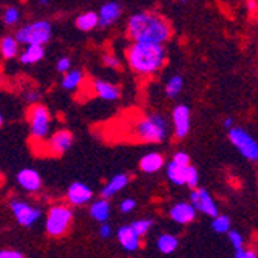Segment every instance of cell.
Masks as SVG:
<instances>
[{"label": "cell", "instance_id": "cell-1", "mask_svg": "<svg viewBox=\"0 0 258 258\" xmlns=\"http://www.w3.org/2000/svg\"><path fill=\"white\" fill-rule=\"evenodd\" d=\"M127 34L133 43L164 45L172 37V27L166 17L153 11H139L128 17Z\"/></svg>", "mask_w": 258, "mask_h": 258}, {"label": "cell", "instance_id": "cell-2", "mask_svg": "<svg viewBox=\"0 0 258 258\" xmlns=\"http://www.w3.org/2000/svg\"><path fill=\"white\" fill-rule=\"evenodd\" d=\"M127 63L136 75L153 76L167 62V51L164 45L132 43L125 51Z\"/></svg>", "mask_w": 258, "mask_h": 258}, {"label": "cell", "instance_id": "cell-3", "mask_svg": "<svg viewBox=\"0 0 258 258\" xmlns=\"http://www.w3.org/2000/svg\"><path fill=\"white\" fill-rule=\"evenodd\" d=\"M132 135L147 144H159L167 139L169 124L167 119L159 113H147L135 122Z\"/></svg>", "mask_w": 258, "mask_h": 258}, {"label": "cell", "instance_id": "cell-4", "mask_svg": "<svg viewBox=\"0 0 258 258\" xmlns=\"http://www.w3.org/2000/svg\"><path fill=\"white\" fill-rule=\"evenodd\" d=\"M14 37L19 45L43 46L53 37V25L48 20H36V22H31V23H27V25L20 27L16 31Z\"/></svg>", "mask_w": 258, "mask_h": 258}, {"label": "cell", "instance_id": "cell-5", "mask_svg": "<svg viewBox=\"0 0 258 258\" xmlns=\"http://www.w3.org/2000/svg\"><path fill=\"white\" fill-rule=\"evenodd\" d=\"M75 220L73 209L68 204H54L48 209L45 220V230L50 237L59 238L63 237L72 227Z\"/></svg>", "mask_w": 258, "mask_h": 258}, {"label": "cell", "instance_id": "cell-6", "mask_svg": "<svg viewBox=\"0 0 258 258\" xmlns=\"http://www.w3.org/2000/svg\"><path fill=\"white\" fill-rule=\"evenodd\" d=\"M27 119L30 124V132L34 139H45L50 135V125H51V114L43 104H34L30 105L27 111Z\"/></svg>", "mask_w": 258, "mask_h": 258}, {"label": "cell", "instance_id": "cell-7", "mask_svg": "<svg viewBox=\"0 0 258 258\" xmlns=\"http://www.w3.org/2000/svg\"><path fill=\"white\" fill-rule=\"evenodd\" d=\"M229 139L246 159L258 161V143L253 139V136L250 133H247L244 128L232 127L229 130Z\"/></svg>", "mask_w": 258, "mask_h": 258}, {"label": "cell", "instance_id": "cell-8", "mask_svg": "<svg viewBox=\"0 0 258 258\" xmlns=\"http://www.w3.org/2000/svg\"><path fill=\"white\" fill-rule=\"evenodd\" d=\"M10 209L16 218V221L23 226V227H33L42 217V210L33 204H30L28 201L23 200H11L10 201Z\"/></svg>", "mask_w": 258, "mask_h": 258}, {"label": "cell", "instance_id": "cell-9", "mask_svg": "<svg viewBox=\"0 0 258 258\" xmlns=\"http://www.w3.org/2000/svg\"><path fill=\"white\" fill-rule=\"evenodd\" d=\"M197 212H201L207 217H218V207L215 200L210 197V194L206 189H194L190 192V201H189Z\"/></svg>", "mask_w": 258, "mask_h": 258}, {"label": "cell", "instance_id": "cell-10", "mask_svg": "<svg viewBox=\"0 0 258 258\" xmlns=\"http://www.w3.org/2000/svg\"><path fill=\"white\" fill-rule=\"evenodd\" d=\"M73 133L67 130V128H60L57 132H54L50 138H48V153L54 155V156H62L65 152L70 150V147L73 146Z\"/></svg>", "mask_w": 258, "mask_h": 258}, {"label": "cell", "instance_id": "cell-11", "mask_svg": "<svg viewBox=\"0 0 258 258\" xmlns=\"http://www.w3.org/2000/svg\"><path fill=\"white\" fill-rule=\"evenodd\" d=\"M172 121L175 128V138L184 139L190 132V108L184 104L176 105L172 111Z\"/></svg>", "mask_w": 258, "mask_h": 258}, {"label": "cell", "instance_id": "cell-12", "mask_svg": "<svg viewBox=\"0 0 258 258\" xmlns=\"http://www.w3.org/2000/svg\"><path fill=\"white\" fill-rule=\"evenodd\" d=\"M91 200H93V190H91V187H88L87 184H84L81 181L72 182L68 189H67V201H68V206H76V207L85 206Z\"/></svg>", "mask_w": 258, "mask_h": 258}, {"label": "cell", "instance_id": "cell-13", "mask_svg": "<svg viewBox=\"0 0 258 258\" xmlns=\"http://www.w3.org/2000/svg\"><path fill=\"white\" fill-rule=\"evenodd\" d=\"M16 179H17V184L25 192L36 194V192H39L42 189V176L36 169L23 167L22 170H19Z\"/></svg>", "mask_w": 258, "mask_h": 258}, {"label": "cell", "instance_id": "cell-14", "mask_svg": "<svg viewBox=\"0 0 258 258\" xmlns=\"http://www.w3.org/2000/svg\"><path fill=\"white\" fill-rule=\"evenodd\" d=\"M170 220L175 221L176 224H189L197 218V210L194 209V206L187 201H181L176 203L170 207Z\"/></svg>", "mask_w": 258, "mask_h": 258}, {"label": "cell", "instance_id": "cell-15", "mask_svg": "<svg viewBox=\"0 0 258 258\" xmlns=\"http://www.w3.org/2000/svg\"><path fill=\"white\" fill-rule=\"evenodd\" d=\"M122 14V5L118 2H107L101 7L98 17H99V27L101 28H107L111 27L113 23H116L119 20Z\"/></svg>", "mask_w": 258, "mask_h": 258}, {"label": "cell", "instance_id": "cell-16", "mask_svg": "<svg viewBox=\"0 0 258 258\" xmlns=\"http://www.w3.org/2000/svg\"><path fill=\"white\" fill-rule=\"evenodd\" d=\"M116 238H118L119 244L127 252H136L138 249H141V246H143V241H141V238L133 232L130 224L121 226L118 229V232H116Z\"/></svg>", "mask_w": 258, "mask_h": 258}, {"label": "cell", "instance_id": "cell-17", "mask_svg": "<svg viewBox=\"0 0 258 258\" xmlns=\"http://www.w3.org/2000/svg\"><path fill=\"white\" fill-rule=\"evenodd\" d=\"M93 90H95V95L104 101H116L121 96V88L116 84H111L104 79L93 81Z\"/></svg>", "mask_w": 258, "mask_h": 258}, {"label": "cell", "instance_id": "cell-18", "mask_svg": "<svg viewBox=\"0 0 258 258\" xmlns=\"http://www.w3.org/2000/svg\"><path fill=\"white\" fill-rule=\"evenodd\" d=\"M128 181H130V176L127 173H118L114 175L113 178L108 179V182L102 187L101 190V198L104 200H110L111 197H114L116 194H119L122 189L128 185Z\"/></svg>", "mask_w": 258, "mask_h": 258}, {"label": "cell", "instance_id": "cell-19", "mask_svg": "<svg viewBox=\"0 0 258 258\" xmlns=\"http://www.w3.org/2000/svg\"><path fill=\"white\" fill-rule=\"evenodd\" d=\"M162 166H164V158L158 152L146 153L139 159V169L144 173H156L162 169Z\"/></svg>", "mask_w": 258, "mask_h": 258}, {"label": "cell", "instance_id": "cell-20", "mask_svg": "<svg viewBox=\"0 0 258 258\" xmlns=\"http://www.w3.org/2000/svg\"><path fill=\"white\" fill-rule=\"evenodd\" d=\"M43 56H45V46L30 45V46H25V48L19 53V60L23 65H34L40 62Z\"/></svg>", "mask_w": 258, "mask_h": 258}, {"label": "cell", "instance_id": "cell-21", "mask_svg": "<svg viewBox=\"0 0 258 258\" xmlns=\"http://www.w3.org/2000/svg\"><path fill=\"white\" fill-rule=\"evenodd\" d=\"M110 212H111V206L108 203V200H104V198H99L96 201H93L91 206H90V215L91 218L98 221V223H107L108 217H110Z\"/></svg>", "mask_w": 258, "mask_h": 258}, {"label": "cell", "instance_id": "cell-22", "mask_svg": "<svg viewBox=\"0 0 258 258\" xmlns=\"http://www.w3.org/2000/svg\"><path fill=\"white\" fill-rule=\"evenodd\" d=\"M76 23V28L81 30V31H93L96 27H99V17H98V13L95 11H85L82 14H79L75 20Z\"/></svg>", "mask_w": 258, "mask_h": 258}, {"label": "cell", "instance_id": "cell-23", "mask_svg": "<svg viewBox=\"0 0 258 258\" xmlns=\"http://www.w3.org/2000/svg\"><path fill=\"white\" fill-rule=\"evenodd\" d=\"M19 48H20V45L17 43L16 37L11 34L2 37V40H0V53H2V56L8 60L19 56V53H20Z\"/></svg>", "mask_w": 258, "mask_h": 258}, {"label": "cell", "instance_id": "cell-24", "mask_svg": "<svg viewBox=\"0 0 258 258\" xmlns=\"http://www.w3.org/2000/svg\"><path fill=\"white\" fill-rule=\"evenodd\" d=\"M84 82V73L82 70H73V72H68L63 75L62 81H60V85L63 90H68V91H73V90H78Z\"/></svg>", "mask_w": 258, "mask_h": 258}, {"label": "cell", "instance_id": "cell-25", "mask_svg": "<svg viewBox=\"0 0 258 258\" xmlns=\"http://www.w3.org/2000/svg\"><path fill=\"white\" fill-rule=\"evenodd\" d=\"M189 167V166H187ZM187 167H181L176 166L172 161L167 164L166 172H167V178L175 184V185H185V178H187Z\"/></svg>", "mask_w": 258, "mask_h": 258}, {"label": "cell", "instance_id": "cell-26", "mask_svg": "<svg viewBox=\"0 0 258 258\" xmlns=\"http://www.w3.org/2000/svg\"><path fill=\"white\" fill-rule=\"evenodd\" d=\"M178 243L179 241H178V238L175 235H170V233H162V235H159L158 240H156V247H158L159 252L167 255V253H172V252L176 250Z\"/></svg>", "mask_w": 258, "mask_h": 258}, {"label": "cell", "instance_id": "cell-27", "mask_svg": "<svg viewBox=\"0 0 258 258\" xmlns=\"http://www.w3.org/2000/svg\"><path fill=\"white\" fill-rule=\"evenodd\" d=\"M182 87H184L182 78H181V76H172V78L167 81V84H166V95H167L169 98H176V96L179 95V93H181Z\"/></svg>", "mask_w": 258, "mask_h": 258}, {"label": "cell", "instance_id": "cell-28", "mask_svg": "<svg viewBox=\"0 0 258 258\" xmlns=\"http://www.w3.org/2000/svg\"><path fill=\"white\" fill-rule=\"evenodd\" d=\"M153 226V220H147V218H143V220H136L130 224V227L133 229V232L139 238H143L146 233L150 230V227Z\"/></svg>", "mask_w": 258, "mask_h": 258}, {"label": "cell", "instance_id": "cell-29", "mask_svg": "<svg viewBox=\"0 0 258 258\" xmlns=\"http://www.w3.org/2000/svg\"><path fill=\"white\" fill-rule=\"evenodd\" d=\"M4 22L8 27H14L20 22V10L17 7H8L4 11Z\"/></svg>", "mask_w": 258, "mask_h": 258}, {"label": "cell", "instance_id": "cell-30", "mask_svg": "<svg viewBox=\"0 0 258 258\" xmlns=\"http://www.w3.org/2000/svg\"><path fill=\"white\" fill-rule=\"evenodd\" d=\"M212 229L217 233H227L230 230V220L226 215H218L212 221Z\"/></svg>", "mask_w": 258, "mask_h": 258}, {"label": "cell", "instance_id": "cell-31", "mask_svg": "<svg viewBox=\"0 0 258 258\" xmlns=\"http://www.w3.org/2000/svg\"><path fill=\"white\" fill-rule=\"evenodd\" d=\"M198 182H200V175L198 170L194 166L187 167V178H185V185H189L190 189H198Z\"/></svg>", "mask_w": 258, "mask_h": 258}, {"label": "cell", "instance_id": "cell-32", "mask_svg": "<svg viewBox=\"0 0 258 258\" xmlns=\"http://www.w3.org/2000/svg\"><path fill=\"white\" fill-rule=\"evenodd\" d=\"M227 237H229V241L232 243V246L235 247V250L243 247L244 240H243V235H241L240 232H237V230H229L227 232Z\"/></svg>", "mask_w": 258, "mask_h": 258}, {"label": "cell", "instance_id": "cell-33", "mask_svg": "<svg viewBox=\"0 0 258 258\" xmlns=\"http://www.w3.org/2000/svg\"><path fill=\"white\" fill-rule=\"evenodd\" d=\"M102 60H104V65H107V67H110V68H113V70H119V68H121V60H119V57L116 56V54H113V53H105V54L102 56Z\"/></svg>", "mask_w": 258, "mask_h": 258}, {"label": "cell", "instance_id": "cell-34", "mask_svg": "<svg viewBox=\"0 0 258 258\" xmlns=\"http://www.w3.org/2000/svg\"><path fill=\"white\" fill-rule=\"evenodd\" d=\"M172 162L176 164V166H181V167H187L190 166V156L187 155L185 152H176L172 158Z\"/></svg>", "mask_w": 258, "mask_h": 258}, {"label": "cell", "instance_id": "cell-35", "mask_svg": "<svg viewBox=\"0 0 258 258\" xmlns=\"http://www.w3.org/2000/svg\"><path fill=\"white\" fill-rule=\"evenodd\" d=\"M23 99H25L28 104L34 105V104H39V99H40V91L39 90H27L23 93Z\"/></svg>", "mask_w": 258, "mask_h": 258}, {"label": "cell", "instance_id": "cell-36", "mask_svg": "<svg viewBox=\"0 0 258 258\" xmlns=\"http://www.w3.org/2000/svg\"><path fill=\"white\" fill-rule=\"evenodd\" d=\"M70 68H72V60H70V57H67V56L60 57L57 60V63H56V70H57L59 73H62V75L68 73Z\"/></svg>", "mask_w": 258, "mask_h": 258}, {"label": "cell", "instance_id": "cell-37", "mask_svg": "<svg viewBox=\"0 0 258 258\" xmlns=\"http://www.w3.org/2000/svg\"><path fill=\"white\" fill-rule=\"evenodd\" d=\"M119 209H121L122 214H130V212H133V210L136 209V201L133 198H125V200L121 201Z\"/></svg>", "mask_w": 258, "mask_h": 258}, {"label": "cell", "instance_id": "cell-38", "mask_svg": "<svg viewBox=\"0 0 258 258\" xmlns=\"http://www.w3.org/2000/svg\"><path fill=\"white\" fill-rule=\"evenodd\" d=\"M0 258H25V255L16 249H2L0 250Z\"/></svg>", "mask_w": 258, "mask_h": 258}, {"label": "cell", "instance_id": "cell-39", "mask_svg": "<svg viewBox=\"0 0 258 258\" xmlns=\"http://www.w3.org/2000/svg\"><path fill=\"white\" fill-rule=\"evenodd\" d=\"M235 258H258L256 252L253 249H237L235 250Z\"/></svg>", "mask_w": 258, "mask_h": 258}, {"label": "cell", "instance_id": "cell-40", "mask_svg": "<svg viewBox=\"0 0 258 258\" xmlns=\"http://www.w3.org/2000/svg\"><path fill=\"white\" fill-rule=\"evenodd\" d=\"M98 233H99V237H101V238H104V240L110 238V237H111V233H113V230H111V226H110L108 223H102V224L99 226V230H98Z\"/></svg>", "mask_w": 258, "mask_h": 258}, {"label": "cell", "instance_id": "cell-41", "mask_svg": "<svg viewBox=\"0 0 258 258\" xmlns=\"http://www.w3.org/2000/svg\"><path fill=\"white\" fill-rule=\"evenodd\" d=\"M223 125H224L226 128H229V130H230V128L233 127V119H232V118H226V119H224V122H223Z\"/></svg>", "mask_w": 258, "mask_h": 258}, {"label": "cell", "instance_id": "cell-42", "mask_svg": "<svg viewBox=\"0 0 258 258\" xmlns=\"http://www.w3.org/2000/svg\"><path fill=\"white\" fill-rule=\"evenodd\" d=\"M4 84H5V78H4L2 72H0V87H4Z\"/></svg>", "mask_w": 258, "mask_h": 258}, {"label": "cell", "instance_id": "cell-43", "mask_svg": "<svg viewBox=\"0 0 258 258\" xmlns=\"http://www.w3.org/2000/svg\"><path fill=\"white\" fill-rule=\"evenodd\" d=\"M2 125H4V114L0 113V127H2Z\"/></svg>", "mask_w": 258, "mask_h": 258}, {"label": "cell", "instance_id": "cell-44", "mask_svg": "<svg viewBox=\"0 0 258 258\" xmlns=\"http://www.w3.org/2000/svg\"><path fill=\"white\" fill-rule=\"evenodd\" d=\"M0 185H2V173H0Z\"/></svg>", "mask_w": 258, "mask_h": 258}]
</instances>
